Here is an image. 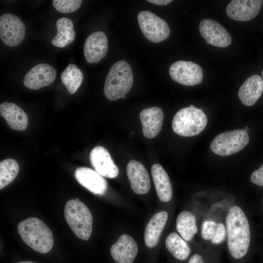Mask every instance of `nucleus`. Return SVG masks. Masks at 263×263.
<instances>
[{
	"label": "nucleus",
	"mask_w": 263,
	"mask_h": 263,
	"mask_svg": "<svg viewBox=\"0 0 263 263\" xmlns=\"http://www.w3.org/2000/svg\"><path fill=\"white\" fill-rule=\"evenodd\" d=\"M225 228L229 253L235 259L243 258L249 247L250 231L247 218L241 207L233 206L229 209Z\"/></svg>",
	"instance_id": "f257e3e1"
},
{
	"label": "nucleus",
	"mask_w": 263,
	"mask_h": 263,
	"mask_svg": "<svg viewBox=\"0 0 263 263\" xmlns=\"http://www.w3.org/2000/svg\"><path fill=\"white\" fill-rule=\"evenodd\" d=\"M18 231L23 242L33 250L40 253L49 252L53 248V233L41 220L30 217L21 221Z\"/></svg>",
	"instance_id": "f03ea898"
},
{
	"label": "nucleus",
	"mask_w": 263,
	"mask_h": 263,
	"mask_svg": "<svg viewBox=\"0 0 263 263\" xmlns=\"http://www.w3.org/2000/svg\"><path fill=\"white\" fill-rule=\"evenodd\" d=\"M133 80L130 65L125 60L117 61L107 75L104 87L105 96L112 101L122 98L131 90Z\"/></svg>",
	"instance_id": "7ed1b4c3"
},
{
	"label": "nucleus",
	"mask_w": 263,
	"mask_h": 263,
	"mask_svg": "<svg viewBox=\"0 0 263 263\" xmlns=\"http://www.w3.org/2000/svg\"><path fill=\"white\" fill-rule=\"evenodd\" d=\"M64 213L65 220L75 234L87 241L92 232L93 216L86 205L79 199H71L66 203Z\"/></svg>",
	"instance_id": "20e7f679"
},
{
	"label": "nucleus",
	"mask_w": 263,
	"mask_h": 263,
	"mask_svg": "<svg viewBox=\"0 0 263 263\" xmlns=\"http://www.w3.org/2000/svg\"><path fill=\"white\" fill-rule=\"evenodd\" d=\"M207 118L200 109L190 105L181 109L174 116L172 128L174 132L184 137H191L200 133L206 128Z\"/></svg>",
	"instance_id": "39448f33"
},
{
	"label": "nucleus",
	"mask_w": 263,
	"mask_h": 263,
	"mask_svg": "<svg viewBox=\"0 0 263 263\" xmlns=\"http://www.w3.org/2000/svg\"><path fill=\"white\" fill-rule=\"evenodd\" d=\"M249 141L247 132L244 130L237 129L218 134L212 141L210 148L217 155L228 156L239 152Z\"/></svg>",
	"instance_id": "423d86ee"
},
{
	"label": "nucleus",
	"mask_w": 263,
	"mask_h": 263,
	"mask_svg": "<svg viewBox=\"0 0 263 263\" xmlns=\"http://www.w3.org/2000/svg\"><path fill=\"white\" fill-rule=\"evenodd\" d=\"M137 20L142 32L149 40L158 43L169 37L170 29L168 23L153 13L142 11L138 15Z\"/></svg>",
	"instance_id": "0eeeda50"
},
{
	"label": "nucleus",
	"mask_w": 263,
	"mask_h": 263,
	"mask_svg": "<svg viewBox=\"0 0 263 263\" xmlns=\"http://www.w3.org/2000/svg\"><path fill=\"white\" fill-rule=\"evenodd\" d=\"M169 74L174 81L188 86L201 84L203 78L202 67L191 61L175 62L170 66Z\"/></svg>",
	"instance_id": "6e6552de"
},
{
	"label": "nucleus",
	"mask_w": 263,
	"mask_h": 263,
	"mask_svg": "<svg viewBox=\"0 0 263 263\" xmlns=\"http://www.w3.org/2000/svg\"><path fill=\"white\" fill-rule=\"evenodd\" d=\"M25 36V27L17 16L6 13L0 17V37L7 46L15 47L20 44Z\"/></svg>",
	"instance_id": "1a4fd4ad"
},
{
	"label": "nucleus",
	"mask_w": 263,
	"mask_h": 263,
	"mask_svg": "<svg viewBox=\"0 0 263 263\" xmlns=\"http://www.w3.org/2000/svg\"><path fill=\"white\" fill-rule=\"evenodd\" d=\"M199 31L208 44L218 47H226L232 41L227 31L217 21L204 19L199 24Z\"/></svg>",
	"instance_id": "9d476101"
},
{
	"label": "nucleus",
	"mask_w": 263,
	"mask_h": 263,
	"mask_svg": "<svg viewBox=\"0 0 263 263\" xmlns=\"http://www.w3.org/2000/svg\"><path fill=\"white\" fill-rule=\"evenodd\" d=\"M263 2L261 0H232L226 7V14L234 20L248 21L259 14Z\"/></svg>",
	"instance_id": "9b49d317"
},
{
	"label": "nucleus",
	"mask_w": 263,
	"mask_h": 263,
	"mask_svg": "<svg viewBox=\"0 0 263 263\" xmlns=\"http://www.w3.org/2000/svg\"><path fill=\"white\" fill-rule=\"evenodd\" d=\"M56 72L52 66L38 64L31 68L23 79L24 86L30 89L37 90L50 85L55 80Z\"/></svg>",
	"instance_id": "f8f14e48"
},
{
	"label": "nucleus",
	"mask_w": 263,
	"mask_h": 263,
	"mask_svg": "<svg viewBox=\"0 0 263 263\" xmlns=\"http://www.w3.org/2000/svg\"><path fill=\"white\" fill-rule=\"evenodd\" d=\"M108 38L102 31H97L90 35L86 39L83 53L86 61L96 63L105 56L108 50Z\"/></svg>",
	"instance_id": "ddd939ff"
},
{
	"label": "nucleus",
	"mask_w": 263,
	"mask_h": 263,
	"mask_svg": "<svg viewBox=\"0 0 263 263\" xmlns=\"http://www.w3.org/2000/svg\"><path fill=\"white\" fill-rule=\"evenodd\" d=\"M90 159L95 171L103 176L113 178L119 173V170L113 160L108 150L102 146L94 147L91 150Z\"/></svg>",
	"instance_id": "4468645a"
},
{
	"label": "nucleus",
	"mask_w": 263,
	"mask_h": 263,
	"mask_svg": "<svg viewBox=\"0 0 263 263\" xmlns=\"http://www.w3.org/2000/svg\"><path fill=\"white\" fill-rule=\"evenodd\" d=\"M76 181L95 195H103L107 191L106 180L96 171L86 167H79L75 172Z\"/></svg>",
	"instance_id": "2eb2a0df"
},
{
	"label": "nucleus",
	"mask_w": 263,
	"mask_h": 263,
	"mask_svg": "<svg viewBox=\"0 0 263 263\" xmlns=\"http://www.w3.org/2000/svg\"><path fill=\"white\" fill-rule=\"evenodd\" d=\"M127 174L132 190L137 194H145L150 188L149 174L140 162L131 160L127 166Z\"/></svg>",
	"instance_id": "dca6fc26"
},
{
	"label": "nucleus",
	"mask_w": 263,
	"mask_h": 263,
	"mask_svg": "<svg viewBox=\"0 0 263 263\" xmlns=\"http://www.w3.org/2000/svg\"><path fill=\"white\" fill-rule=\"evenodd\" d=\"M110 253L115 262L133 263L138 253V246L131 236L122 234L111 246Z\"/></svg>",
	"instance_id": "f3484780"
},
{
	"label": "nucleus",
	"mask_w": 263,
	"mask_h": 263,
	"mask_svg": "<svg viewBox=\"0 0 263 263\" xmlns=\"http://www.w3.org/2000/svg\"><path fill=\"white\" fill-rule=\"evenodd\" d=\"M139 118L142 125V132L147 138H153L161 130L164 113L159 107H152L141 111Z\"/></svg>",
	"instance_id": "a211bd4d"
},
{
	"label": "nucleus",
	"mask_w": 263,
	"mask_h": 263,
	"mask_svg": "<svg viewBox=\"0 0 263 263\" xmlns=\"http://www.w3.org/2000/svg\"><path fill=\"white\" fill-rule=\"evenodd\" d=\"M263 92V81L257 75L250 76L241 86L238 95L241 102L246 106L254 105Z\"/></svg>",
	"instance_id": "6ab92c4d"
},
{
	"label": "nucleus",
	"mask_w": 263,
	"mask_h": 263,
	"mask_svg": "<svg viewBox=\"0 0 263 263\" xmlns=\"http://www.w3.org/2000/svg\"><path fill=\"white\" fill-rule=\"evenodd\" d=\"M0 115L8 126L14 130L26 129L28 118L25 112L19 106L11 102H3L0 105Z\"/></svg>",
	"instance_id": "aec40b11"
},
{
	"label": "nucleus",
	"mask_w": 263,
	"mask_h": 263,
	"mask_svg": "<svg viewBox=\"0 0 263 263\" xmlns=\"http://www.w3.org/2000/svg\"><path fill=\"white\" fill-rule=\"evenodd\" d=\"M168 217L166 211H162L153 215L145 229L144 239L146 245L149 248L155 246L165 227Z\"/></svg>",
	"instance_id": "412c9836"
},
{
	"label": "nucleus",
	"mask_w": 263,
	"mask_h": 263,
	"mask_svg": "<svg viewBox=\"0 0 263 263\" xmlns=\"http://www.w3.org/2000/svg\"><path fill=\"white\" fill-rule=\"evenodd\" d=\"M151 175L157 194L163 202L169 201L172 196V189L167 173L159 164L153 165L151 168Z\"/></svg>",
	"instance_id": "4be33fe9"
},
{
	"label": "nucleus",
	"mask_w": 263,
	"mask_h": 263,
	"mask_svg": "<svg viewBox=\"0 0 263 263\" xmlns=\"http://www.w3.org/2000/svg\"><path fill=\"white\" fill-rule=\"evenodd\" d=\"M57 33L52 39L53 45L56 47H64L72 43L75 37V32L73 30L72 21L67 18H61L56 22Z\"/></svg>",
	"instance_id": "5701e85b"
},
{
	"label": "nucleus",
	"mask_w": 263,
	"mask_h": 263,
	"mask_svg": "<svg viewBox=\"0 0 263 263\" xmlns=\"http://www.w3.org/2000/svg\"><path fill=\"white\" fill-rule=\"evenodd\" d=\"M176 229L181 237L186 241H191L197 232L196 218L191 212H180L176 220Z\"/></svg>",
	"instance_id": "b1692460"
},
{
	"label": "nucleus",
	"mask_w": 263,
	"mask_h": 263,
	"mask_svg": "<svg viewBox=\"0 0 263 263\" xmlns=\"http://www.w3.org/2000/svg\"><path fill=\"white\" fill-rule=\"evenodd\" d=\"M83 78L81 71L75 64L70 63L61 74V81L71 94L76 92Z\"/></svg>",
	"instance_id": "393cba45"
},
{
	"label": "nucleus",
	"mask_w": 263,
	"mask_h": 263,
	"mask_svg": "<svg viewBox=\"0 0 263 263\" xmlns=\"http://www.w3.org/2000/svg\"><path fill=\"white\" fill-rule=\"evenodd\" d=\"M166 246L169 252L179 260L187 259L190 249L187 243L176 233L172 232L167 237Z\"/></svg>",
	"instance_id": "a878e982"
},
{
	"label": "nucleus",
	"mask_w": 263,
	"mask_h": 263,
	"mask_svg": "<svg viewBox=\"0 0 263 263\" xmlns=\"http://www.w3.org/2000/svg\"><path fill=\"white\" fill-rule=\"evenodd\" d=\"M19 171L18 162L13 159H6L0 163V189L9 185L17 177Z\"/></svg>",
	"instance_id": "bb28decb"
},
{
	"label": "nucleus",
	"mask_w": 263,
	"mask_h": 263,
	"mask_svg": "<svg viewBox=\"0 0 263 263\" xmlns=\"http://www.w3.org/2000/svg\"><path fill=\"white\" fill-rule=\"evenodd\" d=\"M81 0H54L53 4L58 11L64 13H70L76 11L80 6Z\"/></svg>",
	"instance_id": "cd10ccee"
},
{
	"label": "nucleus",
	"mask_w": 263,
	"mask_h": 263,
	"mask_svg": "<svg viewBox=\"0 0 263 263\" xmlns=\"http://www.w3.org/2000/svg\"><path fill=\"white\" fill-rule=\"evenodd\" d=\"M217 224L212 221H205L201 227L202 237L206 240H211L216 229Z\"/></svg>",
	"instance_id": "c85d7f7f"
},
{
	"label": "nucleus",
	"mask_w": 263,
	"mask_h": 263,
	"mask_svg": "<svg viewBox=\"0 0 263 263\" xmlns=\"http://www.w3.org/2000/svg\"><path fill=\"white\" fill-rule=\"evenodd\" d=\"M226 229L223 224L219 223L217 224L214 235L211 240V242L214 244H219L223 242L226 236Z\"/></svg>",
	"instance_id": "c756f323"
},
{
	"label": "nucleus",
	"mask_w": 263,
	"mask_h": 263,
	"mask_svg": "<svg viewBox=\"0 0 263 263\" xmlns=\"http://www.w3.org/2000/svg\"><path fill=\"white\" fill-rule=\"evenodd\" d=\"M250 180L253 184L263 186V164L252 173Z\"/></svg>",
	"instance_id": "7c9ffc66"
},
{
	"label": "nucleus",
	"mask_w": 263,
	"mask_h": 263,
	"mask_svg": "<svg viewBox=\"0 0 263 263\" xmlns=\"http://www.w3.org/2000/svg\"><path fill=\"white\" fill-rule=\"evenodd\" d=\"M188 263H205L202 257L198 254H194L190 259Z\"/></svg>",
	"instance_id": "2f4dec72"
},
{
	"label": "nucleus",
	"mask_w": 263,
	"mask_h": 263,
	"mask_svg": "<svg viewBox=\"0 0 263 263\" xmlns=\"http://www.w3.org/2000/svg\"><path fill=\"white\" fill-rule=\"evenodd\" d=\"M147 1L159 5H167L170 3L171 0H148Z\"/></svg>",
	"instance_id": "473e14b6"
},
{
	"label": "nucleus",
	"mask_w": 263,
	"mask_h": 263,
	"mask_svg": "<svg viewBox=\"0 0 263 263\" xmlns=\"http://www.w3.org/2000/svg\"><path fill=\"white\" fill-rule=\"evenodd\" d=\"M18 263H36L31 262V261H22V262H19Z\"/></svg>",
	"instance_id": "72a5a7b5"
},
{
	"label": "nucleus",
	"mask_w": 263,
	"mask_h": 263,
	"mask_svg": "<svg viewBox=\"0 0 263 263\" xmlns=\"http://www.w3.org/2000/svg\"><path fill=\"white\" fill-rule=\"evenodd\" d=\"M244 131H245V132H247L249 131L248 127H246L244 129Z\"/></svg>",
	"instance_id": "f704fd0d"
},
{
	"label": "nucleus",
	"mask_w": 263,
	"mask_h": 263,
	"mask_svg": "<svg viewBox=\"0 0 263 263\" xmlns=\"http://www.w3.org/2000/svg\"><path fill=\"white\" fill-rule=\"evenodd\" d=\"M262 80H263V69L262 72Z\"/></svg>",
	"instance_id": "c9c22d12"
},
{
	"label": "nucleus",
	"mask_w": 263,
	"mask_h": 263,
	"mask_svg": "<svg viewBox=\"0 0 263 263\" xmlns=\"http://www.w3.org/2000/svg\"><path fill=\"white\" fill-rule=\"evenodd\" d=\"M114 263H117V262H115Z\"/></svg>",
	"instance_id": "e433bc0d"
}]
</instances>
